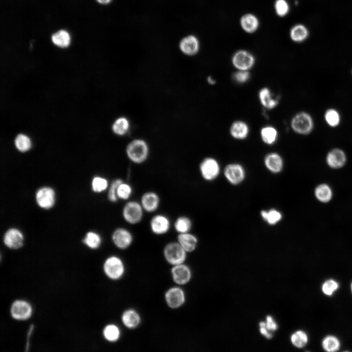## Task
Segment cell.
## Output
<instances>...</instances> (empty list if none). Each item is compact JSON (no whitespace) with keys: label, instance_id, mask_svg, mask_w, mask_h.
I'll list each match as a JSON object with an SVG mask.
<instances>
[{"label":"cell","instance_id":"obj_25","mask_svg":"<svg viewBox=\"0 0 352 352\" xmlns=\"http://www.w3.org/2000/svg\"><path fill=\"white\" fill-rule=\"evenodd\" d=\"M259 98L262 105L268 110L274 109L279 102L278 99L274 98L270 90L267 88H263L259 91Z\"/></svg>","mask_w":352,"mask_h":352},{"label":"cell","instance_id":"obj_43","mask_svg":"<svg viewBox=\"0 0 352 352\" xmlns=\"http://www.w3.org/2000/svg\"><path fill=\"white\" fill-rule=\"evenodd\" d=\"M250 78V73L246 70H238L233 74L234 80L238 83L246 82Z\"/></svg>","mask_w":352,"mask_h":352},{"label":"cell","instance_id":"obj_48","mask_svg":"<svg viewBox=\"0 0 352 352\" xmlns=\"http://www.w3.org/2000/svg\"><path fill=\"white\" fill-rule=\"evenodd\" d=\"M351 74H352V70H351Z\"/></svg>","mask_w":352,"mask_h":352},{"label":"cell","instance_id":"obj_14","mask_svg":"<svg viewBox=\"0 0 352 352\" xmlns=\"http://www.w3.org/2000/svg\"><path fill=\"white\" fill-rule=\"evenodd\" d=\"M171 274L173 281L179 286L187 284L192 276L190 269L184 263L174 265L171 269Z\"/></svg>","mask_w":352,"mask_h":352},{"label":"cell","instance_id":"obj_15","mask_svg":"<svg viewBox=\"0 0 352 352\" xmlns=\"http://www.w3.org/2000/svg\"><path fill=\"white\" fill-rule=\"evenodd\" d=\"M12 316L15 319L24 320L29 318L32 314V308L27 302L17 300L15 301L11 308Z\"/></svg>","mask_w":352,"mask_h":352},{"label":"cell","instance_id":"obj_28","mask_svg":"<svg viewBox=\"0 0 352 352\" xmlns=\"http://www.w3.org/2000/svg\"><path fill=\"white\" fill-rule=\"evenodd\" d=\"M130 127V121L124 116L117 118L112 125L113 132L118 136H123L129 131Z\"/></svg>","mask_w":352,"mask_h":352},{"label":"cell","instance_id":"obj_45","mask_svg":"<svg viewBox=\"0 0 352 352\" xmlns=\"http://www.w3.org/2000/svg\"><path fill=\"white\" fill-rule=\"evenodd\" d=\"M260 332L261 333L267 338L272 337V335L268 332L266 327V324L264 322L260 323Z\"/></svg>","mask_w":352,"mask_h":352},{"label":"cell","instance_id":"obj_1","mask_svg":"<svg viewBox=\"0 0 352 352\" xmlns=\"http://www.w3.org/2000/svg\"><path fill=\"white\" fill-rule=\"evenodd\" d=\"M125 153L132 163L141 165L146 162L150 154V148L144 139L137 138L130 141L126 146Z\"/></svg>","mask_w":352,"mask_h":352},{"label":"cell","instance_id":"obj_37","mask_svg":"<svg viewBox=\"0 0 352 352\" xmlns=\"http://www.w3.org/2000/svg\"><path fill=\"white\" fill-rule=\"evenodd\" d=\"M109 185L108 180L102 176L94 177L91 182L92 189L96 193H101L109 188Z\"/></svg>","mask_w":352,"mask_h":352},{"label":"cell","instance_id":"obj_34","mask_svg":"<svg viewBox=\"0 0 352 352\" xmlns=\"http://www.w3.org/2000/svg\"><path fill=\"white\" fill-rule=\"evenodd\" d=\"M83 242L90 248L96 249L101 244L102 239L98 233L90 231L87 233Z\"/></svg>","mask_w":352,"mask_h":352},{"label":"cell","instance_id":"obj_26","mask_svg":"<svg viewBox=\"0 0 352 352\" xmlns=\"http://www.w3.org/2000/svg\"><path fill=\"white\" fill-rule=\"evenodd\" d=\"M173 227L177 234L188 233L191 232L192 229L193 222L189 217L180 215L175 220Z\"/></svg>","mask_w":352,"mask_h":352},{"label":"cell","instance_id":"obj_9","mask_svg":"<svg viewBox=\"0 0 352 352\" xmlns=\"http://www.w3.org/2000/svg\"><path fill=\"white\" fill-rule=\"evenodd\" d=\"M255 63L253 55L245 50L236 51L232 58V63L238 70L248 71L253 66Z\"/></svg>","mask_w":352,"mask_h":352},{"label":"cell","instance_id":"obj_27","mask_svg":"<svg viewBox=\"0 0 352 352\" xmlns=\"http://www.w3.org/2000/svg\"><path fill=\"white\" fill-rule=\"evenodd\" d=\"M324 118L326 123L332 128L338 127L341 121L340 112L337 109L333 108H329L325 110Z\"/></svg>","mask_w":352,"mask_h":352},{"label":"cell","instance_id":"obj_32","mask_svg":"<svg viewBox=\"0 0 352 352\" xmlns=\"http://www.w3.org/2000/svg\"><path fill=\"white\" fill-rule=\"evenodd\" d=\"M133 192L132 186L123 180L119 184L117 188V196L118 200L126 201L130 200Z\"/></svg>","mask_w":352,"mask_h":352},{"label":"cell","instance_id":"obj_7","mask_svg":"<svg viewBox=\"0 0 352 352\" xmlns=\"http://www.w3.org/2000/svg\"><path fill=\"white\" fill-rule=\"evenodd\" d=\"M104 270L107 276L112 280L121 278L125 272V266L119 257L112 256L108 258L104 264Z\"/></svg>","mask_w":352,"mask_h":352},{"label":"cell","instance_id":"obj_39","mask_svg":"<svg viewBox=\"0 0 352 352\" xmlns=\"http://www.w3.org/2000/svg\"><path fill=\"white\" fill-rule=\"evenodd\" d=\"M323 348L328 352H335L340 347L338 339L333 336H328L325 338L322 343Z\"/></svg>","mask_w":352,"mask_h":352},{"label":"cell","instance_id":"obj_46","mask_svg":"<svg viewBox=\"0 0 352 352\" xmlns=\"http://www.w3.org/2000/svg\"><path fill=\"white\" fill-rule=\"evenodd\" d=\"M207 82L210 85H214L216 82L211 76H209L207 77Z\"/></svg>","mask_w":352,"mask_h":352},{"label":"cell","instance_id":"obj_11","mask_svg":"<svg viewBox=\"0 0 352 352\" xmlns=\"http://www.w3.org/2000/svg\"><path fill=\"white\" fill-rule=\"evenodd\" d=\"M145 213H154L159 208L161 198L158 194L154 191L143 193L139 200Z\"/></svg>","mask_w":352,"mask_h":352},{"label":"cell","instance_id":"obj_3","mask_svg":"<svg viewBox=\"0 0 352 352\" xmlns=\"http://www.w3.org/2000/svg\"><path fill=\"white\" fill-rule=\"evenodd\" d=\"M290 126L295 133L301 135H308L313 132L314 122L309 113L302 111L293 116L291 120Z\"/></svg>","mask_w":352,"mask_h":352},{"label":"cell","instance_id":"obj_29","mask_svg":"<svg viewBox=\"0 0 352 352\" xmlns=\"http://www.w3.org/2000/svg\"><path fill=\"white\" fill-rule=\"evenodd\" d=\"M262 141L267 145L273 144L277 140L278 132L273 127L267 126L262 128L260 132Z\"/></svg>","mask_w":352,"mask_h":352},{"label":"cell","instance_id":"obj_21","mask_svg":"<svg viewBox=\"0 0 352 352\" xmlns=\"http://www.w3.org/2000/svg\"><path fill=\"white\" fill-rule=\"evenodd\" d=\"M259 20L257 17L252 13L243 15L240 19V25L242 29L248 33L256 32L259 27Z\"/></svg>","mask_w":352,"mask_h":352},{"label":"cell","instance_id":"obj_31","mask_svg":"<svg viewBox=\"0 0 352 352\" xmlns=\"http://www.w3.org/2000/svg\"><path fill=\"white\" fill-rule=\"evenodd\" d=\"M52 42L60 47H67L70 43L69 33L65 30H60L53 34L51 37Z\"/></svg>","mask_w":352,"mask_h":352},{"label":"cell","instance_id":"obj_18","mask_svg":"<svg viewBox=\"0 0 352 352\" xmlns=\"http://www.w3.org/2000/svg\"><path fill=\"white\" fill-rule=\"evenodd\" d=\"M264 163L266 169L273 173H280L283 168V158L277 153L273 152L267 154L265 156Z\"/></svg>","mask_w":352,"mask_h":352},{"label":"cell","instance_id":"obj_36","mask_svg":"<svg viewBox=\"0 0 352 352\" xmlns=\"http://www.w3.org/2000/svg\"><path fill=\"white\" fill-rule=\"evenodd\" d=\"M315 193L317 199L322 202L328 201L332 196L331 190L326 184H321L318 186L316 188Z\"/></svg>","mask_w":352,"mask_h":352},{"label":"cell","instance_id":"obj_8","mask_svg":"<svg viewBox=\"0 0 352 352\" xmlns=\"http://www.w3.org/2000/svg\"><path fill=\"white\" fill-rule=\"evenodd\" d=\"M171 227L169 218L163 214H156L153 216L149 221V228L151 232L156 236L167 234Z\"/></svg>","mask_w":352,"mask_h":352},{"label":"cell","instance_id":"obj_20","mask_svg":"<svg viewBox=\"0 0 352 352\" xmlns=\"http://www.w3.org/2000/svg\"><path fill=\"white\" fill-rule=\"evenodd\" d=\"M176 241L187 253L194 251L198 243V238L191 232L178 234Z\"/></svg>","mask_w":352,"mask_h":352},{"label":"cell","instance_id":"obj_16","mask_svg":"<svg viewBox=\"0 0 352 352\" xmlns=\"http://www.w3.org/2000/svg\"><path fill=\"white\" fill-rule=\"evenodd\" d=\"M3 241L8 247L14 249H18L23 245V236L20 230L12 228L5 232Z\"/></svg>","mask_w":352,"mask_h":352},{"label":"cell","instance_id":"obj_40","mask_svg":"<svg viewBox=\"0 0 352 352\" xmlns=\"http://www.w3.org/2000/svg\"><path fill=\"white\" fill-rule=\"evenodd\" d=\"M274 9L276 14L281 17L286 16L289 11V5L286 0H276Z\"/></svg>","mask_w":352,"mask_h":352},{"label":"cell","instance_id":"obj_19","mask_svg":"<svg viewBox=\"0 0 352 352\" xmlns=\"http://www.w3.org/2000/svg\"><path fill=\"white\" fill-rule=\"evenodd\" d=\"M179 47L181 51L184 54L193 56L196 54L199 50V42L195 36L190 35L185 37L181 41Z\"/></svg>","mask_w":352,"mask_h":352},{"label":"cell","instance_id":"obj_47","mask_svg":"<svg viewBox=\"0 0 352 352\" xmlns=\"http://www.w3.org/2000/svg\"><path fill=\"white\" fill-rule=\"evenodd\" d=\"M99 3L101 4H108L110 3L111 0H96Z\"/></svg>","mask_w":352,"mask_h":352},{"label":"cell","instance_id":"obj_5","mask_svg":"<svg viewBox=\"0 0 352 352\" xmlns=\"http://www.w3.org/2000/svg\"><path fill=\"white\" fill-rule=\"evenodd\" d=\"M220 169L218 161L212 157L204 158L199 165L200 174L202 178L207 181L215 179L220 173Z\"/></svg>","mask_w":352,"mask_h":352},{"label":"cell","instance_id":"obj_44","mask_svg":"<svg viewBox=\"0 0 352 352\" xmlns=\"http://www.w3.org/2000/svg\"><path fill=\"white\" fill-rule=\"evenodd\" d=\"M266 327L270 330H275L277 329V324L270 316H268L266 318Z\"/></svg>","mask_w":352,"mask_h":352},{"label":"cell","instance_id":"obj_30","mask_svg":"<svg viewBox=\"0 0 352 352\" xmlns=\"http://www.w3.org/2000/svg\"><path fill=\"white\" fill-rule=\"evenodd\" d=\"M261 216L268 224L273 225L279 222L282 219V213L277 209L262 210Z\"/></svg>","mask_w":352,"mask_h":352},{"label":"cell","instance_id":"obj_42","mask_svg":"<svg viewBox=\"0 0 352 352\" xmlns=\"http://www.w3.org/2000/svg\"><path fill=\"white\" fill-rule=\"evenodd\" d=\"M338 286V285L336 281L333 280H329L323 285L322 290L325 294L330 295L337 289Z\"/></svg>","mask_w":352,"mask_h":352},{"label":"cell","instance_id":"obj_33","mask_svg":"<svg viewBox=\"0 0 352 352\" xmlns=\"http://www.w3.org/2000/svg\"><path fill=\"white\" fill-rule=\"evenodd\" d=\"M103 334L107 340L110 342H115L119 338L120 331L116 325L110 324L107 325L105 328Z\"/></svg>","mask_w":352,"mask_h":352},{"label":"cell","instance_id":"obj_6","mask_svg":"<svg viewBox=\"0 0 352 352\" xmlns=\"http://www.w3.org/2000/svg\"><path fill=\"white\" fill-rule=\"evenodd\" d=\"M111 240L116 247L125 250L132 244L134 237L131 230L125 227L120 226L116 228L112 232Z\"/></svg>","mask_w":352,"mask_h":352},{"label":"cell","instance_id":"obj_22","mask_svg":"<svg viewBox=\"0 0 352 352\" xmlns=\"http://www.w3.org/2000/svg\"><path fill=\"white\" fill-rule=\"evenodd\" d=\"M249 132L248 125L245 122L241 120L234 122L230 128L231 136L238 140L246 138L248 135Z\"/></svg>","mask_w":352,"mask_h":352},{"label":"cell","instance_id":"obj_17","mask_svg":"<svg viewBox=\"0 0 352 352\" xmlns=\"http://www.w3.org/2000/svg\"><path fill=\"white\" fill-rule=\"evenodd\" d=\"M328 164L333 168L342 167L346 161V155L341 149L334 148L329 151L326 156Z\"/></svg>","mask_w":352,"mask_h":352},{"label":"cell","instance_id":"obj_2","mask_svg":"<svg viewBox=\"0 0 352 352\" xmlns=\"http://www.w3.org/2000/svg\"><path fill=\"white\" fill-rule=\"evenodd\" d=\"M145 211L139 201L129 200L122 207L121 216L127 224L135 225L140 223L143 219Z\"/></svg>","mask_w":352,"mask_h":352},{"label":"cell","instance_id":"obj_35","mask_svg":"<svg viewBox=\"0 0 352 352\" xmlns=\"http://www.w3.org/2000/svg\"><path fill=\"white\" fill-rule=\"evenodd\" d=\"M15 144L17 149L21 152H26L31 147L30 138L23 134H20L16 137Z\"/></svg>","mask_w":352,"mask_h":352},{"label":"cell","instance_id":"obj_41","mask_svg":"<svg viewBox=\"0 0 352 352\" xmlns=\"http://www.w3.org/2000/svg\"><path fill=\"white\" fill-rule=\"evenodd\" d=\"M291 340L294 346L298 348H301L307 344L308 337L304 332L298 331L291 336Z\"/></svg>","mask_w":352,"mask_h":352},{"label":"cell","instance_id":"obj_10","mask_svg":"<svg viewBox=\"0 0 352 352\" xmlns=\"http://www.w3.org/2000/svg\"><path fill=\"white\" fill-rule=\"evenodd\" d=\"M224 175L226 180L231 184L238 185L245 177V171L243 167L239 163H230L224 169Z\"/></svg>","mask_w":352,"mask_h":352},{"label":"cell","instance_id":"obj_49","mask_svg":"<svg viewBox=\"0 0 352 352\" xmlns=\"http://www.w3.org/2000/svg\"><path fill=\"white\" fill-rule=\"evenodd\" d=\"M351 288H352V286H351Z\"/></svg>","mask_w":352,"mask_h":352},{"label":"cell","instance_id":"obj_12","mask_svg":"<svg viewBox=\"0 0 352 352\" xmlns=\"http://www.w3.org/2000/svg\"><path fill=\"white\" fill-rule=\"evenodd\" d=\"M36 200L41 208L48 209L52 208L55 202V193L49 187L40 188L36 193Z\"/></svg>","mask_w":352,"mask_h":352},{"label":"cell","instance_id":"obj_24","mask_svg":"<svg viewBox=\"0 0 352 352\" xmlns=\"http://www.w3.org/2000/svg\"><path fill=\"white\" fill-rule=\"evenodd\" d=\"M309 36V31L304 24L298 23L293 26L289 31L291 40L294 43H301L304 42Z\"/></svg>","mask_w":352,"mask_h":352},{"label":"cell","instance_id":"obj_23","mask_svg":"<svg viewBox=\"0 0 352 352\" xmlns=\"http://www.w3.org/2000/svg\"><path fill=\"white\" fill-rule=\"evenodd\" d=\"M121 320L124 326L130 329L137 328L141 322L139 314L133 309L126 310L122 315Z\"/></svg>","mask_w":352,"mask_h":352},{"label":"cell","instance_id":"obj_13","mask_svg":"<svg viewBox=\"0 0 352 352\" xmlns=\"http://www.w3.org/2000/svg\"><path fill=\"white\" fill-rule=\"evenodd\" d=\"M165 299L168 306L176 309L182 306L185 301L184 291L178 286L171 287L165 294Z\"/></svg>","mask_w":352,"mask_h":352},{"label":"cell","instance_id":"obj_4","mask_svg":"<svg viewBox=\"0 0 352 352\" xmlns=\"http://www.w3.org/2000/svg\"><path fill=\"white\" fill-rule=\"evenodd\" d=\"M163 252L166 261L173 266L183 264L187 253L177 241L171 242L165 244Z\"/></svg>","mask_w":352,"mask_h":352},{"label":"cell","instance_id":"obj_38","mask_svg":"<svg viewBox=\"0 0 352 352\" xmlns=\"http://www.w3.org/2000/svg\"><path fill=\"white\" fill-rule=\"evenodd\" d=\"M123 180L120 178H117L112 180L108 188V198L112 203H115L118 200L117 196V191L118 185Z\"/></svg>","mask_w":352,"mask_h":352}]
</instances>
